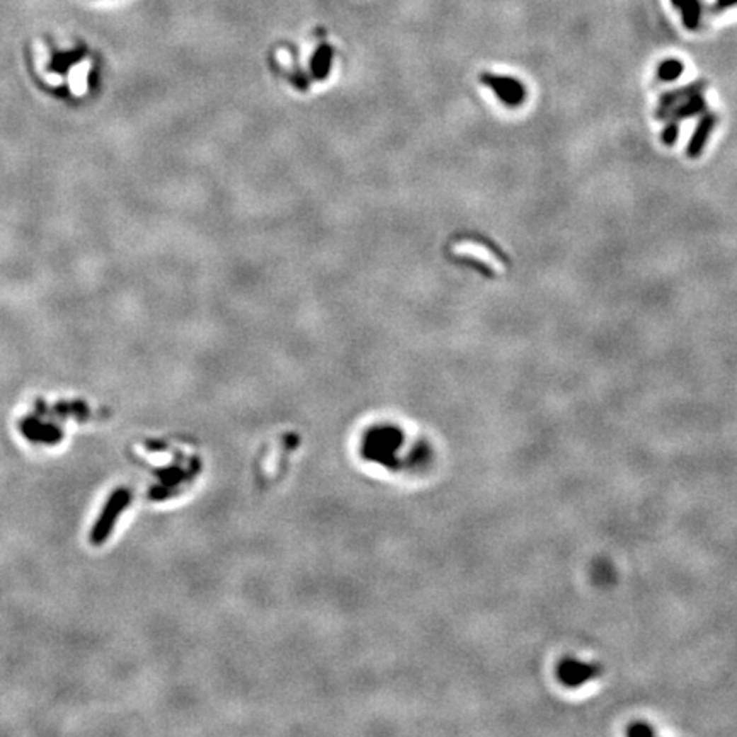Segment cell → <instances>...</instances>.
<instances>
[{"label": "cell", "mask_w": 737, "mask_h": 737, "mask_svg": "<svg viewBox=\"0 0 737 737\" xmlns=\"http://www.w3.org/2000/svg\"><path fill=\"white\" fill-rule=\"evenodd\" d=\"M674 4L681 7L682 14H685L686 23H688L690 26H693V24L698 21L697 0H674Z\"/></svg>", "instance_id": "277c9868"}, {"label": "cell", "mask_w": 737, "mask_h": 737, "mask_svg": "<svg viewBox=\"0 0 737 737\" xmlns=\"http://www.w3.org/2000/svg\"><path fill=\"white\" fill-rule=\"evenodd\" d=\"M128 501H130V495L127 490H116L111 498L108 501L106 507H104L99 519L96 520V524L91 530V543L93 544H103L104 541L110 538L111 531L116 522V518L127 507Z\"/></svg>", "instance_id": "6da1fadb"}, {"label": "cell", "mask_w": 737, "mask_h": 737, "mask_svg": "<svg viewBox=\"0 0 737 737\" xmlns=\"http://www.w3.org/2000/svg\"><path fill=\"white\" fill-rule=\"evenodd\" d=\"M21 432L31 442L55 445L64 440V428L57 423L45 422L38 416H24L19 423Z\"/></svg>", "instance_id": "7a4b0ae2"}, {"label": "cell", "mask_w": 737, "mask_h": 737, "mask_svg": "<svg viewBox=\"0 0 737 737\" xmlns=\"http://www.w3.org/2000/svg\"><path fill=\"white\" fill-rule=\"evenodd\" d=\"M36 410H38V413L41 415H52L58 416V418L76 416V418L84 420L89 416V408L82 401H58L53 406H48L47 403L38 399V401H36Z\"/></svg>", "instance_id": "3957f363"}]
</instances>
